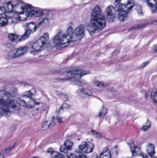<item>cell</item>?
Here are the masks:
<instances>
[{"instance_id": "6da1fadb", "label": "cell", "mask_w": 157, "mask_h": 158, "mask_svg": "<svg viewBox=\"0 0 157 158\" xmlns=\"http://www.w3.org/2000/svg\"><path fill=\"white\" fill-rule=\"evenodd\" d=\"M106 20L100 7L96 6L92 10L89 23L87 26L88 31L91 33H98L105 27Z\"/></svg>"}, {"instance_id": "7a4b0ae2", "label": "cell", "mask_w": 157, "mask_h": 158, "mask_svg": "<svg viewBox=\"0 0 157 158\" xmlns=\"http://www.w3.org/2000/svg\"><path fill=\"white\" fill-rule=\"evenodd\" d=\"M135 0H117L115 2L116 16L121 21L126 19L128 13L134 6Z\"/></svg>"}, {"instance_id": "3957f363", "label": "cell", "mask_w": 157, "mask_h": 158, "mask_svg": "<svg viewBox=\"0 0 157 158\" xmlns=\"http://www.w3.org/2000/svg\"><path fill=\"white\" fill-rule=\"evenodd\" d=\"M48 40L49 34L46 33L34 43L31 48V53L36 55L41 52L48 45Z\"/></svg>"}, {"instance_id": "277c9868", "label": "cell", "mask_w": 157, "mask_h": 158, "mask_svg": "<svg viewBox=\"0 0 157 158\" xmlns=\"http://www.w3.org/2000/svg\"><path fill=\"white\" fill-rule=\"evenodd\" d=\"M73 29L71 27H70L67 29L66 33H64L62 38L59 44L56 47L57 49L64 48L67 46L71 42H72L73 37Z\"/></svg>"}, {"instance_id": "5b68a950", "label": "cell", "mask_w": 157, "mask_h": 158, "mask_svg": "<svg viewBox=\"0 0 157 158\" xmlns=\"http://www.w3.org/2000/svg\"><path fill=\"white\" fill-rule=\"evenodd\" d=\"M1 104L2 106H6L15 110L20 109V104L14 100L13 97L1 98Z\"/></svg>"}, {"instance_id": "8992f818", "label": "cell", "mask_w": 157, "mask_h": 158, "mask_svg": "<svg viewBox=\"0 0 157 158\" xmlns=\"http://www.w3.org/2000/svg\"><path fill=\"white\" fill-rule=\"evenodd\" d=\"M28 49L29 47L27 46L21 47L18 48L14 49L8 53L7 58L8 60H12L14 58L21 57L27 52Z\"/></svg>"}, {"instance_id": "52a82bcc", "label": "cell", "mask_w": 157, "mask_h": 158, "mask_svg": "<svg viewBox=\"0 0 157 158\" xmlns=\"http://www.w3.org/2000/svg\"><path fill=\"white\" fill-rule=\"evenodd\" d=\"M85 27L83 24L78 26L73 31L72 42L74 43L80 42L84 37Z\"/></svg>"}, {"instance_id": "ba28073f", "label": "cell", "mask_w": 157, "mask_h": 158, "mask_svg": "<svg viewBox=\"0 0 157 158\" xmlns=\"http://www.w3.org/2000/svg\"><path fill=\"white\" fill-rule=\"evenodd\" d=\"M19 100L23 106L27 108H34L36 105V102L34 99L27 95H24L20 97Z\"/></svg>"}, {"instance_id": "9c48e42d", "label": "cell", "mask_w": 157, "mask_h": 158, "mask_svg": "<svg viewBox=\"0 0 157 158\" xmlns=\"http://www.w3.org/2000/svg\"><path fill=\"white\" fill-rule=\"evenodd\" d=\"M63 31H59L57 34L55 36L52 41L49 43L47 45V50L48 51L52 50L54 47H56L61 40L62 38L63 35Z\"/></svg>"}, {"instance_id": "30bf717a", "label": "cell", "mask_w": 157, "mask_h": 158, "mask_svg": "<svg viewBox=\"0 0 157 158\" xmlns=\"http://www.w3.org/2000/svg\"><path fill=\"white\" fill-rule=\"evenodd\" d=\"M105 16L109 22H113L114 21L116 17L115 8L111 5L108 6L105 10Z\"/></svg>"}, {"instance_id": "8fae6325", "label": "cell", "mask_w": 157, "mask_h": 158, "mask_svg": "<svg viewBox=\"0 0 157 158\" xmlns=\"http://www.w3.org/2000/svg\"><path fill=\"white\" fill-rule=\"evenodd\" d=\"M93 143L90 141H83L79 146V149L85 154H89L94 150Z\"/></svg>"}, {"instance_id": "7c38bea8", "label": "cell", "mask_w": 157, "mask_h": 158, "mask_svg": "<svg viewBox=\"0 0 157 158\" xmlns=\"http://www.w3.org/2000/svg\"><path fill=\"white\" fill-rule=\"evenodd\" d=\"M148 5L153 13H157V0H146Z\"/></svg>"}, {"instance_id": "4fadbf2b", "label": "cell", "mask_w": 157, "mask_h": 158, "mask_svg": "<svg viewBox=\"0 0 157 158\" xmlns=\"http://www.w3.org/2000/svg\"><path fill=\"white\" fill-rule=\"evenodd\" d=\"M11 112L9 109L7 107L2 106L1 107V117H9L11 116Z\"/></svg>"}, {"instance_id": "5bb4252c", "label": "cell", "mask_w": 157, "mask_h": 158, "mask_svg": "<svg viewBox=\"0 0 157 158\" xmlns=\"http://www.w3.org/2000/svg\"><path fill=\"white\" fill-rule=\"evenodd\" d=\"M146 150L150 156H153L155 154V146L153 144H148L146 147Z\"/></svg>"}, {"instance_id": "9a60e30c", "label": "cell", "mask_w": 157, "mask_h": 158, "mask_svg": "<svg viewBox=\"0 0 157 158\" xmlns=\"http://www.w3.org/2000/svg\"><path fill=\"white\" fill-rule=\"evenodd\" d=\"M24 9L25 7L20 3L16 4L14 7V12L17 14H20L24 12Z\"/></svg>"}, {"instance_id": "2e32d148", "label": "cell", "mask_w": 157, "mask_h": 158, "mask_svg": "<svg viewBox=\"0 0 157 158\" xmlns=\"http://www.w3.org/2000/svg\"><path fill=\"white\" fill-rule=\"evenodd\" d=\"M99 158H111V154L108 149H105L100 155Z\"/></svg>"}, {"instance_id": "e0dca14e", "label": "cell", "mask_w": 157, "mask_h": 158, "mask_svg": "<svg viewBox=\"0 0 157 158\" xmlns=\"http://www.w3.org/2000/svg\"><path fill=\"white\" fill-rule=\"evenodd\" d=\"M32 33V32L30 30L27 29V30L25 31V33L22 36H21V37L20 38L19 41H25L26 39H27Z\"/></svg>"}, {"instance_id": "ac0fdd59", "label": "cell", "mask_w": 157, "mask_h": 158, "mask_svg": "<svg viewBox=\"0 0 157 158\" xmlns=\"http://www.w3.org/2000/svg\"><path fill=\"white\" fill-rule=\"evenodd\" d=\"M55 93L58 97L60 99H61L62 100L64 101H66L68 100V97L67 96V95L62 93L61 92H59V91H56Z\"/></svg>"}, {"instance_id": "d6986e66", "label": "cell", "mask_w": 157, "mask_h": 158, "mask_svg": "<svg viewBox=\"0 0 157 158\" xmlns=\"http://www.w3.org/2000/svg\"><path fill=\"white\" fill-rule=\"evenodd\" d=\"M4 8L7 12H12L14 9V6L11 2H8L4 5Z\"/></svg>"}, {"instance_id": "ffe728a7", "label": "cell", "mask_w": 157, "mask_h": 158, "mask_svg": "<svg viewBox=\"0 0 157 158\" xmlns=\"http://www.w3.org/2000/svg\"><path fill=\"white\" fill-rule=\"evenodd\" d=\"M31 16L34 17H41L43 15V13L40 11H34L30 14Z\"/></svg>"}, {"instance_id": "44dd1931", "label": "cell", "mask_w": 157, "mask_h": 158, "mask_svg": "<svg viewBox=\"0 0 157 158\" xmlns=\"http://www.w3.org/2000/svg\"><path fill=\"white\" fill-rule=\"evenodd\" d=\"M29 14H28L27 13L24 12L22 13L19 14V15L18 16L19 19V20H25L27 19V18L29 16Z\"/></svg>"}, {"instance_id": "7402d4cb", "label": "cell", "mask_w": 157, "mask_h": 158, "mask_svg": "<svg viewBox=\"0 0 157 158\" xmlns=\"http://www.w3.org/2000/svg\"><path fill=\"white\" fill-rule=\"evenodd\" d=\"M8 38L12 42H14L17 40L19 36H18V35L14 34V33H9L8 35Z\"/></svg>"}, {"instance_id": "603a6c76", "label": "cell", "mask_w": 157, "mask_h": 158, "mask_svg": "<svg viewBox=\"0 0 157 158\" xmlns=\"http://www.w3.org/2000/svg\"><path fill=\"white\" fill-rule=\"evenodd\" d=\"M28 29L30 30L32 32H34L37 29V25L34 22H31L27 25Z\"/></svg>"}, {"instance_id": "cb8c5ba5", "label": "cell", "mask_w": 157, "mask_h": 158, "mask_svg": "<svg viewBox=\"0 0 157 158\" xmlns=\"http://www.w3.org/2000/svg\"><path fill=\"white\" fill-rule=\"evenodd\" d=\"M64 146L65 147L67 150H70L71 148L73 146V143H72L71 141L67 140L65 141L64 144Z\"/></svg>"}, {"instance_id": "d4e9b609", "label": "cell", "mask_w": 157, "mask_h": 158, "mask_svg": "<svg viewBox=\"0 0 157 158\" xmlns=\"http://www.w3.org/2000/svg\"><path fill=\"white\" fill-rule=\"evenodd\" d=\"M151 123L149 121H148L141 128V130L142 131H147L148 129H149L151 127Z\"/></svg>"}, {"instance_id": "484cf974", "label": "cell", "mask_w": 157, "mask_h": 158, "mask_svg": "<svg viewBox=\"0 0 157 158\" xmlns=\"http://www.w3.org/2000/svg\"><path fill=\"white\" fill-rule=\"evenodd\" d=\"M131 150L134 155L135 154H141V149L138 146H133L131 149Z\"/></svg>"}, {"instance_id": "4316f807", "label": "cell", "mask_w": 157, "mask_h": 158, "mask_svg": "<svg viewBox=\"0 0 157 158\" xmlns=\"http://www.w3.org/2000/svg\"><path fill=\"white\" fill-rule=\"evenodd\" d=\"M107 108L104 107L102 108L101 111L100 112V113H99V117H100V118H103L107 114Z\"/></svg>"}, {"instance_id": "83f0119b", "label": "cell", "mask_w": 157, "mask_h": 158, "mask_svg": "<svg viewBox=\"0 0 157 158\" xmlns=\"http://www.w3.org/2000/svg\"><path fill=\"white\" fill-rule=\"evenodd\" d=\"M33 11H34V8L31 6L27 5V6L25 7L24 12L25 13H27L29 14H30Z\"/></svg>"}, {"instance_id": "f1b7e54d", "label": "cell", "mask_w": 157, "mask_h": 158, "mask_svg": "<svg viewBox=\"0 0 157 158\" xmlns=\"http://www.w3.org/2000/svg\"><path fill=\"white\" fill-rule=\"evenodd\" d=\"M94 84L99 87H105L107 86V84L106 83L102 82V81H97L94 82Z\"/></svg>"}, {"instance_id": "f546056e", "label": "cell", "mask_w": 157, "mask_h": 158, "mask_svg": "<svg viewBox=\"0 0 157 158\" xmlns=\"http://www.w3.org/2000/svg\"><path fill=\"white\" fill-rule=\"evenodd\" d=\"M52 158H64V156L59 152H52Z\"/></svg>"}, {"instance_id": "4dcf8cb0", "label": "cell", "mask_w": 157, "mask_h": 158, "mask_svg": "<svg viewBox=\"0 0 157 158\" xmlns=\"http://www.w3.org/2000/svg\"><path fill=\"white\" fill-rule=\"evenodd\" d=\"M157 96V90L156 89L154 88L153 89L151 93V98L152 99L155 100Z\"/></svg>"}, {"instance_id": "1f68e13d", "label": "cell", "mask_w": 157, "mask_h": 158, "mask_svg": "<svg viewBox=\"0 0 157 158\" xmlns=\"http://www.w3.org/2000/svg\"><path fill=\"white\" fill-rule=\"evenodd\" d=\"M8 24V20L5 18L2 17L1 19V26L3 27Z\"/></svg>"}, {"instance_id": "d6a6232c", "label": "cell", "mask_w": 157, "mask_h": 158, "mask_svg": "<svg viewBox=\"0 0 157 158\" xmlns=\"http://www.w3.org/2000/svg\"><path fill=\"white\" fill-rule=\"evenodd\" d=\"M70 108V106H69V104H66V103H64V104L62 105L61 107L60 108V110L67 111V110H69V108Z\"/></svg>"}, {"instance_id": "836d02e7", "label": "cell", "mask_w": 157, "mask_h": 158, "mask_svg": "<svg viewBox=\"0 0 157 158\" xmlns=\"http://www.w3.org/2000/svg\"><path fill=\"white\" fill-rule=\"evenodd\" d=\"M5 15L6 17L11 18L15 15V13H14V12H12H12H6L5 14Z\"/></svg>"}, {"instance_id": "e575fe53", "label": "cell", "mask_w": 157, "mask_h": 158, "mask_svg": "<svg viewBox=\"0 0 157 158\" xmlns=\"http://www.w3.org/2000/svg\"><path fill=\"white\" fill-rule=\"evenodd\" d=\"M68 150H67V149H66L64 146H60V151H61V152H63V153H66Z\"/></svg>"}, {"instance_id": "d590c367", "label": "cell", "mask_w": 157, "mask_h": 158, "mask_svg": "<svg viewBox=\"0 0 157 158\" xmlns=\"http://www.w3.org/2000/svg\"><path fill=\"white\" fill-rule=\"evenodd\" d=\"M6 9H5V8H4V7H2V6H1V7L0 14H1V15H2L4 14H5V13H6Z\"/></svg>"}, {"instance_id": "8d00e7d4", "label": "cell", "mask_w": 157, "mask_h": 158, "mask_svg": "<svg viewBox=\"0 0 157 158\" xmlns=\"http://www.w3.org/2000/svg\"><path fill=\"white\" fill-rule=\"evenodd\" d=\"M78 158H87V157L85 154L81 152H78Z\"/></svg>"}, {"instance_id": "74e56055", "label": "cell", "mask_w": 157, "mask_h": 158, "mask_svg": "<svg viewBox=\"0 0 157 158\" xmlns=\"http://www.w3.org/2000/svg\"><path fill=\"white\" fill-rule=\"evenodd\" d=\"M136 10H137V12H138L139 14H141V15L143 14L142 10V8H141V6H140V7L137 6V8H136Z\"/></svg>"}, {"instance_id": "f35d334b", "label": "cell", "mask_w": 157, "mask_h": 158, "mask_svg": "<svg viewBox=\"0 0 157 158\" xmlns=\"http://www.w3.org/2000/svg\"><path fill=\"white\" fill-rule=\"evenodd\" d=\"M67 158H78L77 157V156L73 154H71L68 155L67 156Z\"/></svg>"}, {"instance_id": "ab89813d", "label": "cell", "mask_w": 157, "mask_h": 158, "mask_svg": "<svg viewBox=\"0 0 157 158\" xmlns=\"http://www.w3.org/2000/svg\"><path fill=\"white\" fill-rule=\"evenodd\" d=\"M149 63V62H144L143 64H142V65H141V66L140 67V68H143V67H145L147 65H148V64Z\"/></svg>"}, {"instance_id": "60d3db41", "label": "cell", "mask_w": 157, "mask_h": 158, "mask_svg": "<svg viewBox=\"0 0 157 158\" xmlns=\"http://www.w3.org/2000/svg\"><path fill=\"white\" fill-rule=\"evenodd\" d=\"M91 158H98V155L95 152H94V154H92Z\"/></svg>"}, {"instance_id": "b9f144b4", "label": "cell", "mask_w": 157, "mask_h": 158, "mask_svg": "<svg viewBox=\"0 0 157 158\" xmlns=\"http://www.w3.org/2000/svg\"><path fill=\"white\" fill-rule=\"evenodd\" d=\"M153 52L155 53H157V45H156L153 48Z\"/></svg>"}, {"instance_id": "7bdbcfd3", "label": "cell", "mask_w": 157, "mask_h": 158, "mask_svg": "<svg viewBox=\"0 0 157 158\" xmlns=\"http://www.w3.org/2000/svg\"><path fill=\"white\" fill-rule=\"evenodd\" d=\"M6 0H1V5H4L6 2Z\"/></svg>"}, {"instance_id": "ee69618b", "label": "cell", "mask_w": 157, "mask_h": 158, "mask_svg": "<svg viewBox=\"0 0 157 158\" xmlns=\"http://www.w3.org/2000/svg\"></svg>"}]
</instances>
